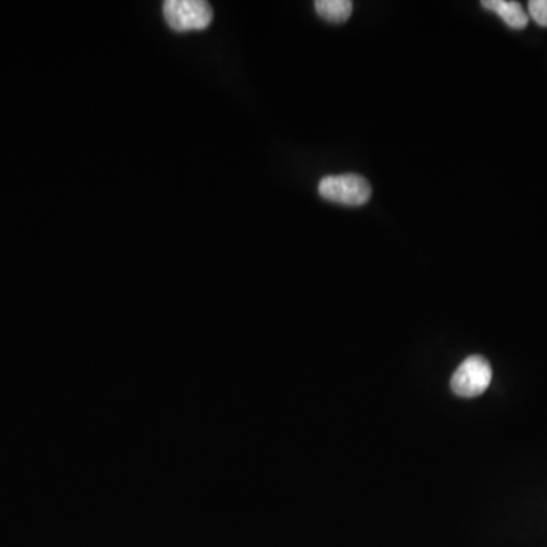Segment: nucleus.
<instances>
[{
  "label": "nucleus",
  "instance_id": "nucleus-1",
  "mask_svg": "<svg viewBox=\"0 0 547 547\" xmlns=\"http://www.w3.org/2000/svg\"><path fill=\"white\" fill-rule=\"evenodd\" d=\"M318 192L324 200L341 206L359 207L371 198V184L361 175H329L318 184Z\"/></svg>",
  "mask_w": 547,
  "mask_h": 547
},
{
  "label": "nucleus",
  "instance_id": "nucleus-2",
  "mask_svg": "<svg viewBox=\"0 0 547 547\" xmlns=\"http://www.w3.org/2000/svg\"><path fill=\"white\" fill-rule=\"evenodd\" d=\"M163 16L174 31H203L212 23L213 11L203 0H168Z\"/></svg>",
  "mask_w": 547,
  "mask_h": 547
},
{
  "label": "nucleus",
  "instance_id": "nucleus-3",
  "mask_svg": "<svg viewBox=\"0 0 547 547\" xmlns=\"http://www.w3.org/2000/svg\"><path fill=\"white\" fill-rule=\"evenodd\" d=\"M491 377H493V371L487 359L482 356H470L459 365L450 385L456 396L472 399L487 391Z\"/></svg>",
  "mask_w": 547,
  "mask_h": 547
},
{
  "label": "nucleus",
  "instance_id": "nucleus-4",
  "mask_svg": "<svg viewBox=\"0 0 547 547\" xmlns=\"http://www.w3.org/2000/svg\"><path fill=\"white\" fill-rule=\"evenodd\" d=\"M482 7L491 13L497 14L511 29H525L529 23V16L519 2L513 0H484Z\"/></svg>",
  "mask_w": 547,
  "mask_h": 547
},
{
  "label": "nucleus",
  "instance_id": "nucleus-5",
  "mask_svg": "<svg viewBox=\"0 0 547 547\" xmlns=\"http://www.w3.org/2000/svg\"><path fill=\"white\" fill-rule=\"evenodd\" d=\"M315 11L326 22L344 23L353 13V4L350 0H318L315 2Z\"/></svg>",
  "mask_w": 547,
  "mask_h": 547
},
{
  "label": "nucleus",
  "instance_id": "nucleus-6",
  "mask_svg": "<svg viewBox=\"0 0 547 547\" xmlns=\"http://www.w3.org/2000/svg\"><path fill=\"white\" fill-rule=\"evenodd\" d=\"M528 11L529 16L538 26L547 28V0H531Z\"/></svg>",
  "mask_w": 547,
  "mask_h": 547
}]
</instances>
